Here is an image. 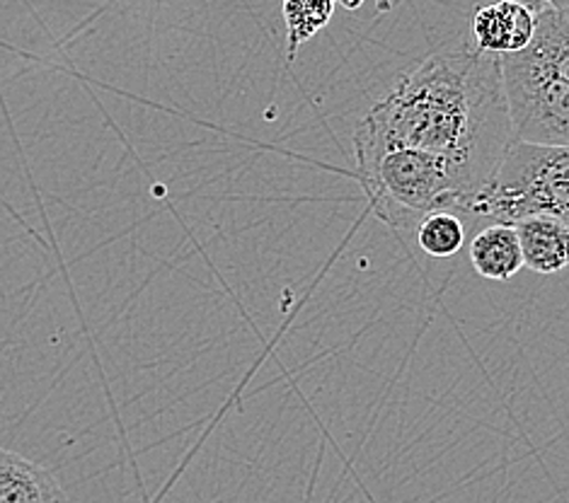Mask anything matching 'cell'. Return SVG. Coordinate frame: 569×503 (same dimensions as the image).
Here are the masks:
<instances>
[{"mask_svg": "<svg viewBox=\"0 0 569 503\" xmlns=\"http://www.w3.org/2000/svg\"><path fill=\"white\" fill-rule=\"evenodd\" d=\"M357 182L376 219L392 230H417L437 211L470 213L478 192L449 160L402 145L373 143L351 135Z\"/></svg>", "mask_w": 569, "mask_h": 503, "instance_id": "obj_2", "label": "cell"}, {"mask_svg": "<svg viewBox=\"0 0 569 503\" xmlns=\"http://www.w3.org/2000/svg\"><path fill=\"white\" fill-rule=\"evenodd\" d=\"M0 503H69V496L47 467L0 447Z\"/></svg>", "mask_w": 569, "mask_h": 503, "instance_id": "obj_7", "label": "cell"}, {"mask_svg": "<svg viewBox=\"0 0 569 503\" xmlns=\"http://www.w3.org/2000/svg\"><path fill=\"white\" fill-rule=\"evenodd\" d=\"M536 10L533 3L501 0L495 6L480 8L472 16V42L482 53L492 57H517L533 42Z\"/></svg>", "mask_w": 569, "mask_h": 503, "instance_id": "obj_5", "label": "cell"}, {"mask_svg": "<svg viewBox=\"0 0 569 503\" xmlns=\"http://www.w3.org/2000/svg\"><path fill=\"white\" fill-rule=\"evenodd\" d=\"M533 42L526 51L517 53V57L569 85V10L558 0H552V3H533Z\"/></svg>", "mask_w": 569, "mask_h": 503, "instance_id": "obj_6", "label": "cell"}, {"mask_svg": "<svg viewBox=\"0 0 569 503\" xmlns=\"http://www.w3.org/2000/svg\"><path fill=\"white\" fill-rule=\"evenodd\" d=\"M519 235L523 266L552 276L569 266V228L548 215H533L513 225Z\"/></svg>", "mask_w": 569, "mask_h": 503, "instance_id": "obj_8", "label": "cell"}, {"mask_svg": "<svg viewBox=\"0 0 569 503\" xmlns=\"http://www.w3.org/2000/svg\"><path fill=\"white\" fill-rule=\"evenodd\" d=\"M415 238L425 254L437 256V260H449L466 244V225L458 219V213L437 211L425 215L415 230Z\"/></svg>", "mask_w": 569, "mask_h": 503, "instance_id": "obj_10", "label": "cell"}, {"mask_svg": "<svg viewBox=\"0 0 569 503\" xmlns=\"http://www.w3.org/2000/svg\"><path fill=\"white\" fill-rule=\"evenodd\" d=\"M335 12L332 0H289L283 3V20H287V51L289 61H293L301 44L310 42L318 32L328 27Z\"/></svg>", "mask_w": 569, "mask_h": 503, "instance_id": "obj_11", "label": "cell"}, {"mask_svg": "<svg viewBox=\"0 0 569 503\" xmlns=\"http://www.w3.org/2000/svg\"><path fill=\"white\" fill-rule=\"evenodd\" d=\"M470 264L482 279L509 281L523 269V254L513 225L492 223L470 242Z\"/></svg>", "mask_w": 569, "mask_h": 503, "instance_id": "obj_9", "label": "cell"}, {"mask_svg": "<svg viewBox=\"0 0 569 503\" xmlns=\"http://www.w3.org/2000/svg\"><path fill=\"white\" fill-rule=\"evenodd\" d=\"M355 133L449 160L482 197L513 143L501 59L476 47L433 53L371 107Z\"/></svg>", "mask_w": 569, "mask_h": 503, "instance_id": "obj_1", "label": "cell"}, {"mask_svg": "<svg viewBox=\"0 0 569 503\" xmlns=\"http://www.w3.org/2000/svg\"><path fill=\"white\" fill-rule=\"evenodd\" d=\"M501 78L513 141L569 148V85L519 57L501 59Z\"/></svg>", "mask_w": 569, "mask_h": 503, "instance_id": "obj_4", "label": "cell"}, {"mask_svg": "<svg viewBox=\"0 0 569 503\" xmlns=\"http://www.w3.org/2000/svg\"><path fill=\"white\" fill-rule=\"evenodd\" d=\"M470 213L505 225L548 215L569 228V148L513 141Z\"/></svg>", "mask_w": 569, "mask_h": 503, "instance_id": "obj_3", "label": "cell"}]
</instances>
